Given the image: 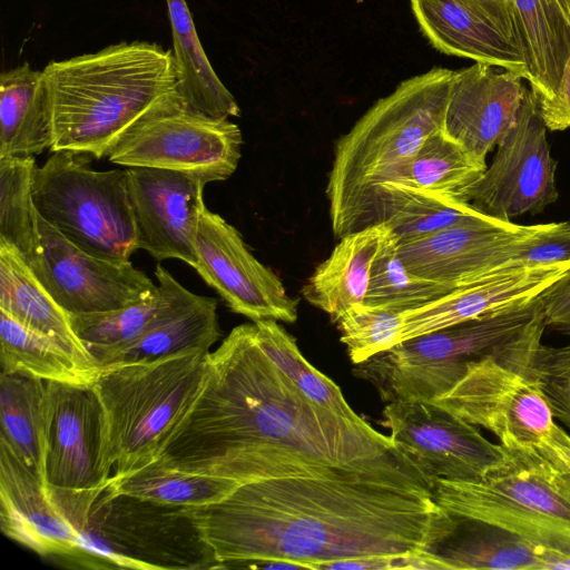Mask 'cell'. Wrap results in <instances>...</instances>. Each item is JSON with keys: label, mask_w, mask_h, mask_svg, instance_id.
<instances>
[{"label": "cell", "mask_w": 570, "mask_h": 570, "mask_svg": "<svg viewBox=\"0 0 570 570\" xmlns=\"http://www.w3.org/2000/svg\"><path fill=\"white\" fill-rule=\"evenodd\" d=\"M397 245L399 240L389 227L372 266L365 304L403 313L433 302L459 286L412 274L400 259Z\"/></svg>", "instance_id": "38"}, {"label": "cell", "mask_w": 570, "mask_h": 570, "mask_svg": "<svg viewBox=\"0 0 570 570\" xmlns=\"http://www.w3.org/2000/svg\"><path fill=\"white\" fill-rule=\"evenodd\" d=\"M361 569V570H443L440 562L428 552L392 556H374L330 562L322 570Z\"/></svg>", "instance_id": "42"}, {"label": "cell", "mask_w": 570, "mask_h": 570, "mask_svg": "<svg viewBox=\"0 0 570 570\" xmlns=\"http://www.w3.org/2000/svg\"><path fill=\"white\" fill-rule=\"evenodd\" d=\"M35 157L0 158V242L13 247L29 265L39 240L32 199Z\"/></svg>", "instance_id": "37"}, {"label": "cell", "mask_w": 570, "mask_h": 570, "mask_svg": "<svg viewBox=\"0 0 570 570\" xmlns=\"http://www.w3.org/2000/svg\"><path fill=\"white\" fill-rule=\"evenodd\" d=\"M242 145L235 122L195 111L175 92L135 121L108 158L116 165L181 171L212 183L235 173Z\"/></svg>", "instance_id": "11"}, {"label": "cell", "mask_w": 570, "mask_h": 570, "mask_svg": "<svg viewBox=\"0 0 570 570\" xmlns=\"http://www.w3.org/2000/svg\"><path fill=\"white\" fill-rule=\"evenodd\" d=\"M525 375L537 382L554 420L570 430V343L548 346L540 342L529 357Z\"/></svg>", "instance_id": "40"}, {"label": "cell", "mask_w": 570, "mask_h": 570, "mask_svg": "<svg viewBox=\"0 0 570 570\" xmlns=\"http://www.w3.org/2000/svg\"><path fill=\"white\" fill-rule=\"evenodd\" d=\"M209 350L99 367L92 386L104 409L111 479L157 461L160 449L198 396Z\"/></svg>", "instance_id": "6"}, {"label": "cell", "mask_w": 570, "mask_h": 570, "mask_svg": "<svg viewBox=\"0 0 570 570\" xmlns=\"http://www.w3.org/2000/svg\"><path fill=\"white\" fill-rule=\"evenodd\" d=\"M487 169L443 130L428 137L415 155L386 184L458 197ZM458 199V198H456Z\"/></svg>", "instance_id": "34"}, {"label": "cell", "mask_w": 570, "mask_h": 570, "mask_svg": "<svg viewBox=\"0 0 570 570\" xmlns=\"http://www.w3.org/2000/svg\"><path fill=\"white\" fill-rule=\"evenodd\" d=\"M0 527L39 556L72 567L80 535L49 499L39 478L0 441Z\"/></svg>", "instance_id": "21"}, {"label": "cell", "mask_w": 570, "mask_h": 570, "mask_svg": "<svg viewBox=\"0 0 570 570\" xmlns=\"http://www.w3.org/2000/svg\"><path fill=\"white\" fill-rule=\"evenodd\" d=\"M546 127L552 131L570 128V55L553 95L537 101Z\"/></svg>", "instance_id": "44"}, {"label": "cell", "mask_w": 570, "mask_h": 570, "mask_svg": "<svg viewBox=\"0 0 570 570\" xmlns=\"http://www.w3.org/2000/svg\"><path fill=\"white\" fill-rule=\"evenodd\" d=\"M1 373H23L43 381L91 385L99 372L57 341L35 332L0 309Z\"/></svg>", "instance_id": "31"}, {"label": "cell", "mask_w": 570, "mask_h": 570, "mask_svg": "<svg viewBox=\"0 0 570 570\" xmlns=\"http://www.w3.org/2000/svg\"><path fill=\"white\" fill-rule=\"evenodd\" d=\"M420 30L445 55L470 58L527 80L522 49L491 17L464 0H410Z\"/></svg>", "instance_id": "22"}, {"label": "cell", "mask_w": 570, "mask_h": 570, "mask_svg": "<svg viewBox=\"0 0 570 570\" xmlns=\"http://www.w3.org/2000/svg\"><path fill=\"white\" fill-rule=\"evenodd\" d=\"M451 515L450 528L426 551L443 570H556L567 556L537 547L501 527Z\"/></svg>", "instance_id": "23"}, {"label": "cell", "mask_w": 570, "mask_h": 570, "mask_svg": "<svg viewBox=\"0 0 570 570\" xmlns=\"http://www.w3.org/2000/svg\"><path fill=\"white\" fill-rule=\"evenodd\" d=\"M491 17L509 36L517 39L515 26L508 0H464ZM519 43V42H518ZM521 48V47H520Z\"/></svg>", "instance_id": "46"}, {"label": "cell", "mask_w": 570, "mask_h": 570, "mask_svg": "<svg viewBox=\"0 0 570 570\" xmlns=\"http://www.w3.org/2000/svg\"><path fill=\"white\" fill-rule=\"evenodd\" d=\"M392 446L364 419L306 399L262 350L253 323L234 327L209 353L202 390L155 462L242 485L316 474Z\"/></svg>", "instance_id": "2"}, {"label": "cell", "mask_w": 570, "mask_h": 570, "mask_svg": "<svg viewBox=\"0 0 570 570\" xmlns=\"http://www.w3.org/2000/svg\"><path fill=\"white\" fill-rule=\"evenodd\" d=\"M195 269L235 313L254 323H294L298 301L279 277L249 250L240 233L220 215L204 207L196 236Z\"/></svg>", "instance_id": "16"}, {"label": "cell", "mask_w": 570, "mask_h": 570, "mask_svg": "<svg viewBox=\"0 0 570 570\" xmlns=\"http://www.w3.org/2000/svg\"><path fill=\"white\" fill-rule=\"evenodd\" d=\"M38 233L29 266L69 315L119 309L158 291V285L130 261L117 263L86 253L39 215Z\"/></svg>", "instance_id": "14"}, {"label": "cell", "mask_w": 570, "mask_h": 570, "mask_svg": "<svg viewBox=\"0 0 570 570\" xmlns=\"http://www.w3.org/2000/svg\"><path fill=\"white\" fill-rule=\"evenodd\" d=\"M507 223L489 217L455 197L399 184H383L375 195V225L385 224L399 243L463 224Z\"/></svg>", "instance_id": "29"}, {"label": "cell", "mask_w": 570, "mask_h": 570, "mask_svg": "<svg viewBox=\"0 0 570 570\" xmlns=\"http://www.w3.org/2000/svg\"><path fill=\"white\" fill-rule=\"evenodd\" d=\"M527 264L570 262V222L549 223L548 227L523 252Z\"/></svg>", "instance_id": "41"}, {"label": "cell", "mask_w": 570, "mask_h": 570, "mask_svg": "<svg viewBox=\"0 0 570 570\" xmlns=\"http://www.w3.org/2000/svg\"><path fill=\"white\" fill-rule=\"evenodd\" d=\"M190 512L219 569L279 559L322 570L345 559L424 553L451 523L432 482L394 445L316 474L247 482Z\"/></svg>", "instance_id": "1"}, {"label": "cell", "mask_w": 570, "mask_h": 570, "mask_svg": "<svg viewBox=\"0 0 570 570\" xmlns=\"http://www.w3.org/2000/svg\"><path fill=\"white\" fill-rule=\"evenodd\" d=\"M47 381L23 373H0V441L43 484Z\"/></svg>", "instance_id": "33"}, {"label": "cell", "mask_w": 570, "mask_h": 570, "mask_svg": "<svg viewBox=\"0 0 570 570\" xmlns=\"http://www.w3.org/2000/svg\"><path fill=\"white\" fill-rule=\"evenodd\" d=\"M112 473L107 422L92 384L48 381L43 487L78 532Z\"/></svg>", "instance_id": "10"}, {"label": "cell", "mask_w": 570, "mask_h": 570, "mask_svg": "<svg viewBox=\"0 0 570 570\" xmlns=\"http://www.w3.org/2000/svg\"><path fill=\"white\" fill-rule=\"evenodd\" d=\"M219 336L217 301L193 294L135 340L89 353L98 367H104L154 361L188 350H209Z\"/></svg>", "instance_id": "26"}, {"label": "cell", "mask_w": 570, "mask_h": 570, "mask_svg": "<svg viewBox=\"0 0 570 570\" xmlns=\"http://www.w3.org/2000/svg\"><path fill=\"white\" fill-rule=\"evenodd\" d=\"M173 33L178 94L190 109L217 118L240 116V108L216 75L198 38L186 0H166Z\"/></svg>", "instance_id": "30"}, {"label": "cell", "mask_w": 570, "mask_h": 570, "mask_svg": "<svg viewBox=\"0 0 570 570\" xmlns=\"http://www.w3.org/2000/svg\"><path fill=\"white\" fill-rule=\"evenodd\" d=\"M562 7V9L564 10V12L567 13V16L569 17L570 19V0H558Z\"/></svg>", "instance_id": "47"}, {"label": "cell", "mask_w": 570, "mask_h": 570, "mask_svg": "<svg viewBox=\"0 0 570 570\" xmlns=\"http://www.w3.org/2000/svg\"><path fill=\"white\" fill-rule=\"evenodd\" d=\"M383 415L393 445L433 483L474 482L504 459V448L433 401L386 403Z\"/></svg>", "instance_id": "13"}, {"label": "cell", "mask_w": 570, "mask_h": 570, "mask_svg": "<svg viewBox=\"0 0 570 570\" xmlns=\"http://www.w3.org/2000/svg\"><path fill=\"white\" fill-rule=\"evenodd\" d=\"M433 402L492 432L505 448H535L556 425L537 382L495 358L473 364L450 392Z\"/></svg>", "instance_id": "15"}, {"label": "cell", "mask_w": 570, "mask_h": 570, "mask_svg": "<svg viewBox=\"0 0 570 570\" xmlns=\"http://www.w3.org/2000/svg\"><path fill=\"white\" fill-rule=\"evenodd\" d=\"M0 309L23 326L57 341L76 356L95 363L75 333L70 315L42 286L18 252L3 242H0Z\"/></svg>", "instance_id": "28"}, {"label": "cell", "mask_w": 570, "mask_h": 570, "mask_svg": "<svg viewBox=\"0 0 570 570\" xmlns=\"http://www.w3.org/2000/svg\"><path fill=\"white\" fill-rule=\"evenodd\" d=\"M239 484L218 476L169 469L154 462L121 478L110 479L107 491L183 507L217 502Z\"/></svg>", "instance_id": "35"}, {"label": "cell", "mask_w": 570, "mask_h": 570, "mask_svg": "<svg viewBox=\"0 0 570 570\" xmlns=\"http://www.w3.org/2000/svg\"><path fill=\"white\" fill-rule=\"evenodd\" d=\"M503 448V461L479 481H433L434 501L450 514L570 556V484L534 446Z\"/></svg>", "instance_id": "7"}, {"label": "cell", "mask_w": 570, "mask_h": 570, "mask_svg": "<svg viewBox=\"0 0 570 570\" xmlns=\"http://www.w3.org/2000/svg\"><path fill=\"white\" fill-rule=\"evenodd\" d=\"M539 298L546 328L570 337V271Z\"/></svg>", "instance_id": "43"}, {"label": "cell", "mask_w": 570, "mask_h": 570, "mask_svg": "<svg viewBox=\"0 0 570 570\" xmlns=\"http://www.w3.org/2000/svg\"><path fill=\"white\" fill-rule=\"evenodd\" d=\"M453 73L436 67L402 81L337 139L326 186L335 238L374 226L377 187L443 130Z\"/></svg>", "instance_id": "4"}, {"label": "cell", "mask_w": 570, "mask_h": 570, "mask_svg": "<svg viewBox=\"0 0 570 570\" xmlns=\"http://www.w3.org/2000/svg\"><path fill=\"white\" fill-rule=\"evenodd\" d=\"M514 71L475 62L454 71L443 131L478 161L517 121L527 88Z\"/></svg>", "instance_id": "20"}, {"label": "cell", "mask_w": 570, "mask_h": 570, "mask_svg": "<svg viewBox=\"0 0 570 570\" xmlns=\"http://www.w3.org/2000/svg\"><path fill=\"white\" fill-rule=\"evenodd\" d=\"M547 227L548 224L521 226L512 222L455 225L399 243L397 254L412 274L460 285L505 263L521 262L523 252Z\"/></svg>", "instance_id": "17"}, {"label": "cell", "mask_w": 570, "mask_h": 570, "mask_svg": "<svg viewBox=\"0 0 570 570\" xmlns=\"http://www.w3.org/2000/svg\"><path fill=\"white\" fill-rule=\"evenodd\" d=\"M387 232L385 224H379L340 238L302 287L303 297L332 321L352 305L364 303L372 266Z\"/></svg>", "instance_id": "25"}, {"label": "cell", "mask_w": 570, "mask_h": 570, "mask_svg": "<svg viewBox=\"0 0 570 570\" xmlns=\"http://www.w3.org/2000/svg\"><path fill=\"white\" fill-rule=\"evenodd\" d=\"M547 129L533 92L527 90L517 121L499 142L492 164L456 198L507 223L543 212L558 199Z\"/></svg>", "instance_id": "12"}, {"label": "cell", "mask_w": 570, "mask_h": 570, "mask_svg": "<svg viewBox=\"0 0 570 570\" xmlns=\"http://www.w3.org/2000/svg\"><path fill=\"white\" fill-rule=\"evenodd\" d=\"M138 249L157 262L177 258L195 267L196 236L208 184L187 173L128 167Z\"/></svg>", "instance_id": "18"}, {"label": "cell", "mask_w": 570, "mask_h": 570, "mask_svg": "<svg viewBox=\"0 0 570 570\" xmlns=\"http://www.w3.org/2000/svg\"><path fill=\"white\" fill-rule=\"evenodd\" d=\"M155 276L158 291L148 298L110 312L70 315L73 331L88 352L135 340L194 294L160 264L156 266Z\"/></svg>", "instance_id": "32"}, {"label": "cell", "mask_w": 570, "mask_h": 570, "mask_svg": "<svg viewBox=\"0 0 570 570\" xmlns=\"http://www.w3.org/2000/svg\"><path fill=\"white\" fill-rule=\"evenodd\" d=\"M546 330L540 298L422 334L354 364L382 401H434L450 392L483 360L495 358L525 374Z\"/></svg>", "instance_id": "5"}, {"label": "cell", "mask_w": 570, "mask_h": 570, "mask_svg": "<svg viewBox=\"0 0 570 570\" xmlns=\"http://www.w3.org/2000/svg\"><path fill=\"white\" fill-rule=\"evenodd\" d=\"M79 535V554L73 568L219 569L190 507L105 490Z\"/></svg>", "instance_id": "8"}, {"label": "cell", "mask_w": 570, "mask_h": 570, "mask_svg": "<svg viewBox=\"0 0 570 570\" xmlns=\"http://www.w3.org/2000/svg\"><path fill=\"white\" fill-rule=\"evenodd\" d=\"M92 156L53 151L36 168L37 214L94 256L124 263L138 249L127 169L94 170Z\"/></svg>", "instance_id": "9"}, {"label": "cell", "mask_w": 570, "mask_h": 570, "mask_svg": "<svg viewBox=\"0 0 570 570\" xmlns=\"http://www.w3.org/2000/svg\"><path fill=\"white\" fill-rule=\"evenodd\" d=\"M333 322L350 360L358 364L400 342L404 316L394 309L360 303L348 307Z\"/></svg>", "instance_id": "39"}, {"label": "cell", "mask_w": 570, "mask_h": 570, "mask_svg": "<svg viewBox=\"0 0 570 570\" xmlns=\"http://www.w3.org/2000/svg\"><path fill=\"white\" fill-rule=\"evenodd\" d=\"M53 122L42 70L28 62L0 75V158H30L51 149Z\"/></svg>", "instance_id": "24"}, {"label": "cell", "mask_w": 570, "mask_h": 570, "mask_svg": "<svg viewBox=\"0 0 570 570\" xmlns=\"http://www.w3.org/2000/svg\"><path fill=\"white\" fill-rule=\"evenodd\" d=\"M569 271L570 262L505 263L460 284L433 302L403 312L404 322L400 342L532 301Z\"/></svg>", "instance_id": "19"}, {"label": "cell", "mask_w": 570, "mask_h": 570, "mask_svg": "<svg viewBox=\"0 0 570 570\" xmlns=\"http://www.w3.org/2000/svg\"><path fill=\"white\" fill-rule=\"evenodd\" d=\"M42 72L52 112L51 153L108 157L135 121L178 92L173 51L149 41L51 60Z\"/></svg>", "instance_id": "3"}, {"label": "cell", "mask_w": 570, "mask_h": 570, "mask_svg": "<svg viewBox=\"0 0 570 570\" xmlns=\"http://www.w3.org/2000/svg\"><path fill=\"white\" fill-rule=\"evenodd\" d=\"M277 322L254 323L257 342L275 366L312 403L353 421L363 420L348 405L341 389L303 356L296 340Z\"/></svg>", "instance_id": "36"}, {"label": "cell", "mask_w": 570, "mask_h": 570, "mask_svg": "<svg viewBox=\"0 0 570 570\" xmlns=\"http://www.w3.org/2000/svg\"><path fill=\"white\" fill-rule=\"evenodd\" d=\"M535 449L570 484V435L556 424L550 435Z\"/></svg>", "instance_id": "45"}, {"label": "cell", "mask_w": 570, "mask_h": 570, "mask_svg": "<svg viewBox=\"0 0 570 570\" xmlns=\"http://www.w3.org/2000/svg\"><path fill=\"white\" fill-rule=\"evenodd\" d=\"M537 101L556 91L570 55V19L558 0H508Z\"/></svg>", "instance_id": "27"}]
</instances>
